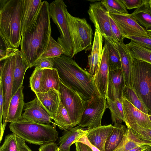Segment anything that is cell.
I'll return each instance as SVG.
<instances>
[{
	"label": "cell",
	"instance_id": "5b68a950",
	"mask_svg": "<svg viewBox=\"0 0 151 151\" xmlns=\"http://www.w3.org/2000/svg\"><path fill=\"white\" fill-rule=\"evenodd\" d=\"M131 87L151 114V64L133 59Z\"/></svg>",
	"mask_w": 151,
	"mask_h": 151
},
{
	"label": "cell",
	"instance_id": "cb8c5ba5",
	"mask_svg": "<svg viewBox=\"0 0 151 151\" xmlns=\"http://www.w3.org/2000/svg\"><path fill=\"white\" fill-rule=\"evenodd\" d=\"M87 132V129L78 126L64 131L63 136L59 138L57 145L60 149H70L71 145L86 135Z\"/></svg>",
	"mask_w": 151,
	"mask_h": 151
},
{
	"label": "cell",
	"instance_id": "277c9868",
	"mask_svg": "<svg viewBox=\"0 0 151 151\" xmlns=\"http://www.w3.org/2000/svg\"><path fill=\"white\" fill-rule=\"evenodd\" d=\"M9 127L12 133L30 144L42 146L54 142L58 139V132L53 125L22 119L10 123Z\"/></svg>",
	"mask_w": 151,
	"mask_h": 151
},
{
	"label": "cell",
	"instance_id": "52a82bcc",
	"mask_svg": "<svg viewBox=\"0 0 151 151\" xmlns=\"http://www.w3.org/2000/svg\"><path fill=\"white\" fill-rule=\"evenodd\" d=\"M67 7L63 0L53 1L49 5L50 17L60 33L57 42L65 49L64 55L72 58L73 49L66 18Z\"/></svg>",
	"mask_w": 151,
	"mask_h": 151
},
{
	"label": "cell",
	"instance_id": "f35d334b",
	"mask_svg": "<svg viewBox=\"0 0 151 151\" xmlns=\"http://www.w3.org/2000/svg\"><path fill=\"white\" fill-rule=\"evenodd\" d=\"M54 58H40L37 60L34 66L38 69L54 68Z\"/></svg>",
	"mask_w": 151,
	"mask_h": 151
},
{
	"label": "cell",
	"instance_id": "ba28073f",
	"mask_svg": "<svg viewBox=\"0 0 151 151\" xmlns=\"http://www.w3.org/2000/svg\"><path fill=\"white\" fill-rule=\"evenodd\" d=\"M12 52L0 65V85L2 87L4 98V108L2 124L1 128H5L9 104L12 97L13 74L15 67L16 52Z\"/></svg>",
	"mask_w": 151,
	"mask_h": 151
},
{
	"label": "cell",
	"instance_id": "7bdbcfd3",
	"mask_svg": "<svg viewBox=\"0 0 151 151\" xmlns=\"http://www.w3.org/2000/svg\"><path fill=\"white\" fill-rule=\"evenodd\" d=\"M58 146L54 142H51L41 146L38 149L39 151H56Z\"/></svg>",
	"mask_w": 151,
	"mask_h": 151
},
{
	"label": "cell",
	"instance_id": "f546056e",
	"mask_svg": "<svg viewBox=\"0 0 151 151\" xmlns=\"http://www.w3.org/2000/svg\"><path fill=\"white\" fill-rule=\"evenodd\" d=\"M126 45L133 59L142 60L151 64V50L144 47L132 40Z\"/></svg>",
	"mask_w": 151,
	"mask_h": 151
},
{
	"label": "cell",
	"instance_id": "ab89813d",
	"mask_svg": "<svg viewBox=\"0 0 151 151\" xmlns=\"http://www.w3.org/2000/svg\"><path fill=\"white\" fill-rule=\"evenodd\" d=\"M126 38L130 39L139 45L151 50V38L140 36H128Z\"/></svg>",
	"mask_w": 151,
	"mask_h": 151
},
{
	"label": "cell",
	"instance_id": "484cf974",
	"mask_svg": "<svg viewBox=\"0 0 151 151\" xmlns=\"http://www.w3.org/2000/svg\"><path fill=\"white\" fill-rule=\"evenodd\" d=\"M126 129V126L121 123L113 126L105 145V151H113L115 149L122 140Z\"/></svg>",
	"mask_w": 151,
	"mask_h": 151
},
{
	"label": "cell",
	"instance_id": "5bb4252c",
	"mask_svg": "<svg viewBox=\"0 0 151 151\" xmlns=\"http://www.w3.org/2000/svg\"><path fill=\"white\" fill-rule=\"evenodd\" d=\"M109 71L108 51L106 45L104 44L98 70L93 77L94 83L99 95L106 99Z\"/></svg>",
	"mask_w": 151,
	"mask_h": 151
},
{
	"label": "cell",
	"instance_id": "8d00e7d4",
	"mask_svg": "<svg viewBox=\"0 0 151 151\" xmlns=\"http://www.w3.org/2000/svg\"><path fill=\"white\" fill-rule=\"evenodd\" d=\"M43 69L35 68L29 78V87L35 94L41 93Z\"/></svg>",
	"mask_w": 151,
	"mask_h": 151
},
{
	"label": "cell",
	"instance_id": "9c48e42d",
	"mask_svg": "<svg viewBox=\"0 0 151 151\" xmlns=\"http://www.w3.org/2000/svg\"><path fill=\"white\" fill-rule=\"evenodd\" d=\"M107 108L106 99L98 95L86 101L85 106L78 126L89 129L101 125L102 118Z\"/></svg>",
	"mask_w": 151,
	"mask_h": 151
},
{
	"label": "cell",
	"instance_id": "bcb514c9",
	"mask_svg": "<svg viewBox=\"0 0 151 151\" xmlns=\"http://www.w3.org/2000/svg\"><path fill=\"white\" fill-rule=\"evenodd\" d=\"M4 98L1 86L0 85V126L2 124V119L4 108Z\"/></svg>",
	"mask_w": 151,
	"mask_h": 151
},
{
	"label": "cell",
	"instance_id": "603a6c76",
	"mask_svg": "<svg viewBox=\"0 0 151 151\" xmlns=\"http://www.w3.org/2000/svg\"><path fill=\"white\" fill-rule=\"evenodd\" d=\"M29 68L20 51L16 52L15 63L13 74L12 96L23 86L24 76L27 70Z\"/></svg>",
	"mask_w": 151,
	"mask_h": 151
},
{
	"label": "cell",
	"instance_id": "681fc988",
	"mask_svg": "<svg viewBox=\"0 0 151 151\" xmlns=\"http://www.w3.org/2000/svg\"><path fill=\"white\" fill-rule=\"evenodd\" d=\"M56 151H70V149H65L60 148L58 147Z\"/></svg>",
	"mask_w": 151,
	"mask_h": 151
},
{
	"label": "cell",
	"instance_id": "836d02e7",
	"mask_svg": "<svg viewBox=\"0 0 151 151\" xmlns=\"http://www.w3.org/2000/svg\"><path fill=\"white\" fill-rule=\"evenodd\" d=\"M123 97L138 109L148 114L147 109L131 87L125 86L123 92Z\"/></svg>",
	"mask_w": 151,
	"mask_h": 151
},
{
	"label": "cell",
	"instance_id": "d6a6232c",
	"mask_svg": "<svg viewBox=\"0 0 151 151\" xmlns=\"http://www.w3.org/2000/svg\"><path fill=\"white\" fill-rule=\"evenodd\" d=\"M65 52L64 48L51 35L47 46L40 58H56L64 55Z\"/></svg>",
	"mask_w": 151,
	"mask_h": 151
},
{
	"label": "cell",
	"instance_id": "e575fe53",
	"mask_svg": "<svg viewBox=\"0 0 151 151\" xmlns=\"http://www.w3.org/2000/svg\"><path fill=\"white\" fill-rule=\"evenodd\" d=\"M100 1L110 13H129L127 9L121 0H103Z\"/></svg>",
	"mask_w": 151,
	"mask_h": 151
},
{
	"label": "cell",
	"instance_id": "9a60e30c",
	"mask_svg": "<svg viewBox=\"0 0 151 151\" xmlns=\"http://www.w3.org/2000/svg\"><path fill=\"white\" fill-rule=\"evenodd\" d=\"M126 86L122 68L109 71L106 98L113 101L117 99L122 101L123 91Z\"/></svg>",
	"mask_w": 151,
	"mask_h": 151
},
{
	"label": "cell",
	"instance_id": "60d3db41",
	"mask_svg": "<svg viewBox=\"0 0 151 151\" xmlns=\"http://www.w3.org/2000/svg\"><path fill=\"white\" fill-rule=\"evenodd\" d=\"M109 17L111 31L117 42H119L123 38L120 31L117 25L110 14Z\"/></svg>",
	"mask_w": 151,
	"mask_h": 151
},
{
	"label": "cell",
	"instance_id": "30bf717a",
	"mask_svg": "<svg viewBox=\"0 0 151 151\" xmlns=\"http://www.w3.org/2000/svg\"><path fill=\"white\" fill-rule=\"evenodd\" d=\"M59 91L60 101L67 111L73 126L78 125L85 108L86 101L60 81Z\"/></svg>",
	"mask_w": 151,
	"mask_h": 151
},
{
	"label": "cell",
	"instance_id": "e0dca14e",
	"mask_svg": "<svg viewBox=\"0 0 151 151\" xmlns=\"http://www.w3.org/2000/svg\"><path fill=\"white\" fill-rule=\"evenodd\" d=\"M43 2L41 0H23L21 17L22 35L35 21Z\"/></svg>",
	"mask_w": 151,
	"mask_h": 151
},
{
	"label": "cell",
	"instance_id": "7c38bea8",
	"mask_svg": "<svg viewBox=\"0 0 151 151\" xmlns=\"http://www.w3.org/2000/svg\"><path fill=\"white\" fill-rule=\"evenodd\" d=\"M109 14L118 27L123 37L131 36L149 37L146 30L138 23L131 14Z\"/></svg>",
	"mask_w": 151,
	"mask_h": 151
},
{
	"label": "cell",
	"instance_id": "74e56055",
	"mask_svg": "<svg viewBox=\"0 0 151 151\" xmlns=\"http://www.w3.org/2000/svg\"><path fill=\"white\" fill-rule=\"evenodd\" d=\"M0 151H19L14 134L12 133L5 136L4 142L0 147Z\"/></svg>",
	"mask_w": 151,
	"mask_h": 151
},
{
	"label": "cell",
	"instance_id": "4316f807",
	"mask_svg": "<svg viewBox=\"0 0 151 151\" xmlns=\"http://www.w3.org/2000/svg\"><path fill=\"white\" fill-rule=\"evenodd\" d=\"M149 0H143L142 4L132 14L134 18L140 25L147 30L151 29V7Z\"/></svg>",
	"mask_w": 151,
	"mask_h": 151
},
{
	"label": "cell",
	"instance_id": "1f68e13d",
	"mask_svg": "<svg viewBox=\"0 0 151 151\" xmlns=\"http://www.w3.org/2000/svg\"><path fill=\"white\" fill-rule=\"evenodd\" d=\"M104 39V44L106 45L108 51L109 71L122 68L120 55L115 44Z\"/></svg>",
	"mask_w": 151,
	"mask_h": 151
},
{
	"label": "cell",
	"instance_id": "7dc6e473",
	"mask_svg": "<svg viewBox=\"0 0 151 151\" xmlns=\"http://www.w3.org/2000/svg\"><path fill=\"white\" fill-rule=\"evenodd\" d=\"M75 143L76 151H93L88 146L80 142Z\"/></svg>",
	"mask_w": 151,
	"mask_h": 151
},
{
	"label": "cell",
	"instance_id": "816d5d0a",
	"mask_svg": "<svg viewBox=\"0 0 151 151\" xmlns=\"http://www.w3.org/2000/svg\"><path fill=\"white\" fill-rule=\"evenodd\" d=\"M144 151H151V147Z\"/></svg>",
	"mask_w": 151,
	"mask_h": 151
},
{
	"label": "cell",
	"instance_id": "3957f363",
	"mask_svg": "<svg viewBox=\"0 0 151 151\" xmlns=\"http://www.w3.org/2000/svg\"><path fill=\"white\" fill-rule=\"evenodd\" d=\"M0 35L6 47L17 49L22 36L23 0H0Z\"/></svg>",
	"mask_w": 151,
	"mask_h": 151
},
{
	"label": "cell",
	"instance_id": "db71d44e",
	"mask_svg": "<svg viewBox=\"0 0 151 151\" xmlns=\"http://www.w3.org/2000/svg\"><path fill=\"white\" fill-rule=\"evenodd\" d=\"M148 115H149V119H150V121L151 122V115L148 114Z\"/></svg>",
	"mask_w": 151,
	"mask_h": 151
},
{
	"label": "cell",
	"instance_id": "c3c4849f",
	"mask_svg": "<svg viewBox=\"0 0 151 151\" xmlns=\"http://www.w3.org/2000/svg\"><path fill=\"white\" fill-rule=\"evenodd\" d=\"M151 147L149 145H142L138 147L128 151H144Z\"/></svg>",
	"mask_w": 151,
	"mask_h": 151
},
{
	"label": "cell",
	"instance_id": "83f0119b",
	"mask_svg": "<svg viewBox=\"0 0 151 151\" xmlns=\"http://www.w3.org/2000/svg\"><path fill=\"white\" fill-rule=\"evenodd\" d=\"M126 125L125 135L121 142L113 151H128L142 145H151L137 138L132 133L130 127Z\"/></svg>",
	"mask_w": 151,
	"mask_h": 151
},
{
	"label": "cell",
	"instance_id": "4fadbf2b",
	"mask_svg": "<svg viewBox=\"0 0 151 151\" xmlns=\"http://www.w3.org/2000/svg\"><path fill=\"white\" fill-rule=\"evenodd\" d=\"M22 114L23 119L36 122L50 124L55 126L52 121V117L42 106L36 97L32 101L24 104Z\"/></svg>",
	"mask_w": 151,
	"mask_h": 151
},
{
	"label": "cell",
	"instance_id": "44dd1931",
	"mask_svg": "<svg viewBox=\"0 0 151 151\" xmlns=\"http://www.w3.org/2000/svg\"><path fill=\"white\" fill-rule=\"evenodd\" d=\"M113 128V125H101L94 128L87 129L86 135L89 142L101 151H105L107 139Z\"/></svg>",
	"mask_w": 151,
	"mask_h": 151
},
{
	"label": "cell",
	"instance_id": "7a4b0ae2",
	"mask_svg": "<svg viewBox=\"0 0 151 151\" xmlns=\"http://www.w3.org/2000/svg\"><path fill=\"white\" fill-rule=\"evenodd\" d=\"M53 58L54 68L58 71L60 81L77 93L83 100L99 95L93 76L81 67L73 58L63 55Z\"/></svg>",
	"mask_w": 151,
	"mask_h": 151
},
{
	"label": "cell",
	"instance_id": "ac0fdd59",
	"mask_svg": "<svg viewBox=\"0 0 151 151\" xmlns=\"http://www.w3.org/2000/svg\"><path fill=\"white\" fill-rule=\"evenodd\" d=\"M103 37L95 29L91 52L88 56L89 72L93 77L97 73L99 67L103 48Z\"/></svg>",
	"mask_w": 151,
	"mask_h": 151
},
{
	"label": "cell",
	"instance_id": "f6af8a7d",
	"mask_svg": "<svg viewBox=\"0 0 151 151\" xmlns=\"http://www.w3.org/2000/svg\"><path fill=\"white\" fill-rule=\"evenodd\" d=\"M79 142L88 146L93 151H101L96 147L92 145L88 139L86 135L83 136L76 142Z\"/></svg>",
	"mask_w": 151,
	"mask_h": 151
},
{
	"label": "cell",
	"instance_id": "8fae6325",
	"mask_svg": "<svg viewBox=\"0 0 151 151\" xmlns=\"http://www.w3.org/2000/svg\"><path fill=\"white\" fill-rule=\"evenodd\" d=\"M88 13L96 29L99 32L104 39L114 44L117 42L111 29L109 13L100 1L90 4Z\"/></svg>",
	"mask_w": 151,
	"mask_h": 151
},
{
	"label": "cell",
	"instance_id": "8992f818",
	"mask_svg": "<svg viewBox=\"0 0 151 151\" xmlns=\"http://www.w3.org/2000/svg\"><path fill=\"white\" fill-rule=\"evenodd\" d=\"M69 31L73 49L72 58L83 50L91 49L93 31L85 18L74 17L68 10L66 12Z\"/></svg>",
	"mask_w": 151,
	"mask_h": 151
},
{
	"label": "cell",
	"instance_id": "f907efd6",
	"mask_svg": "<svg viewBox=\"0 0 151 151\" xmlns=\"http://www.w3.org/2000/svg\"><path fill=\"white\" fill-rule=\"evenodd\" d=\"M146 31L148 36L149 37L151 38V29H148Z\"/></svg>",
	"mask_w": 151,
	"mask_h": 151
},
{
	"label": "cell",
	"instance_id": "6da1fadb",
	"mask_svg": "<svg viewBox=\"0 0 151 151\" xmlns=\"http://www.w3.org/2000/svg\"><path fill=\"white\" fill-rule=\"evenodd\" d=\"M49 5L43 1L35 21L22 35L20 51L29 68L40 58L51 36Z\"/></svg>",
	"mask_w": 151,
	"mask_h": 151
},
{
	"label": "cell",
	"instance_id": "7402d4cb",
	"mask_svg": "<svg viewBox=\"0 0 151 151\" xmlns=\"http://www.w3.org/2000/svg\"><path fill=\"white\" fill-rule=\"evenodd\" d=\"M35 94L42 106L52 118L57 110L60 101L59 91L52 89L45 93Z\"/></svg>",
	"mask_w": 151,
	"mask_h": 151
},
{
	"label": "cell",
	"instance_id": "d4e9b609",
	"mask_svg": "<svg viewBox=\"0 0 151 151\" xmlns=\"http://www.w3.org/2000/svg\"><path fill=\"white\" fill-rule=\"evenodd\" d=\"M60 82V78L56 68L43 69L41 93H45L52 89L59 91Z\"/></svg>",
	"mask_w": 151,
	"mask_h": 151
},
{
	"label": "cell",
	"instance_id": "f1b7e54d",
	"mask_svg": "<svg viewBox=\"0 0 151 151\" xmlns=\"http://www.w3.org/2000/svg\"><path fill=\"white\" fill-rule=\"evenodd\" d=\"M52 119L54 121L55 125L61 130L66 131L74 127L68 113L60 101Z\"/></svg>",
	"mask_w": 151,
	"mask_h": 151
},
{
	"label": "cell",
	"instance_id": "f5cc1de1",
	"mask_svg": "<svg viewBox=\"0 0 151 151\" xmlns=\"http://www.w3.org/2000/svg\"><path fill=\"white\" fill-rule=\"evenodd\" d=\"M149 3L150 4V7H151V0H149Z\"/></svg>",
	"mask_w": 151,
	"mask_h": 151
},
{
	"label": "cell",
	"instance_id": "ee69618b",
	"mask_svg": "<svg viewBox=\"0 0 151 151\" xmlns=\"http://www.w3.org/2000/svg\"><path fill=\"white\" fill-rule=\"evenodd\" d=\"M16 138L19 151H32L28 147L24 140L16 135Z\"/></svg>",
	"mask_w": 151,
	"mask_h": 151
},
{
	"label": "cell",
	"instance_id": "d590c367",
	"mask_svg": "<svg viewBox=\"0 0 151 151\" xmlns=\"http://www.w3.org/2000/svg\"><path fill=\"white\" fill-rule=\"evenodd\" d=\"M128 125L133 134L140 140L151 145V129L143 128L136 124Z\"/></svg>",
	"mask_w": 151,
	"mask_h": 151
},
{
	"label": "cell",
	"instance_id": "4dcf8cb0",
	"mask_svg": "<svg viewBox=\"0 0 151 151\" xmlns=\"http://www.w3.org/2000/svg\"><path fill=\"white\" fill-rule=\"evenodd\" d=\"M107 108L110 111L111 115L112 123L114 125L117 123L122 124L125 122V118L122 101L117 99L113 101L106 97Z\"/></svg>",
	"mask_w": 151,
	"mask_h": 151
},
{
	"label": "cell",
	"instance_id": "ffe728a7",
	"mask_svg": "<svg viewBox=\"0 0 151 151\" xmlns=\"http://www.w3.org/2000/svg\"><path fill=\"white\" fill-rule=\"evenodd\" d=\"M21 86L12 96L8 110L6 123L13 122L22 119V114L25 102L23 88Z\"/></svg>",
	"mask_w": 151,
	"mask_h": 151
},
{
	"label": "cell",
	"instance_id": "2e32d148",
	"mask_svg": "<svg viewBox=\"0 0 151 151\" xmlns=\"http://www.w3.org/2000/svg\"><path fill=\"white\" fill-rule=\"evenodd\" d=\"M122 101L125 124H136L142 127L151 129V122L148 114L138 109L123 97Z\"/></svg>",
	"mask_w": 151,
	"mask_h": 151
},
{
	"label": "cell",
	"instance_id": "b9f144b4",
	"mask_svg": "<svg viewBox=\"0 0 151 151\" xmlns=\"http://www.w3.org/2000/svg\"><path fill=\"white\" fill-rule=\"evenodd\" d=\"M127 9L138 8L143 3V0H121Z\"/></svg>",
	"mask_w": 151,
	"mask_h": 151
},
{
	"label": "cell",
	"instance_id": "d6986e66",
	"mask_svg": "<svg viewBox=\"0 0 151 151\" xmlns=\"http://www.w3.org/2000/svg\"><path fill=\"white\" fill-rule=\"evenodd\" d=\"M123 37L119 42L115 44L119 52L122 66V69L124 74L126 86L131 87V74L133 59L126 44L124 42Z\"/></svg>",
	"mask_w": 151,
	"mask_h": 151
}]
</instances>
